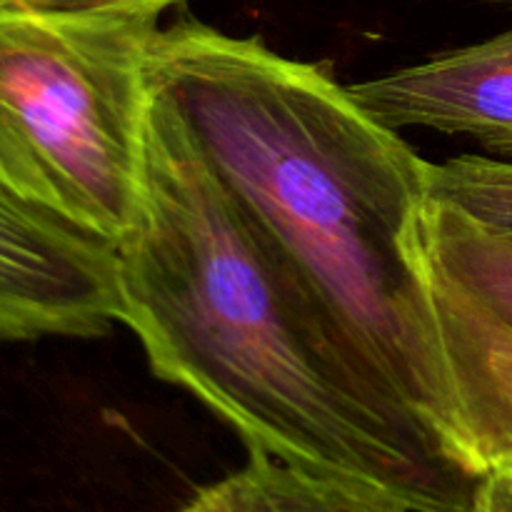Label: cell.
Listing matches in <instances>:
<instances>
[{
	"label": "cell",
	"instance_id": "1",
	"mask_svg": "<svg viewBox=\"0 0 512 512\" xmlns=\"http://www.w3.org/2000/svg\"><path fill=\"white\" fill-rule=\"evenodd\" d=\"M118 260L123 325L155 378L198 398L250 453L410 512H478L488 473L380 373L155 93L143 205Z\"/></svg>",
	"mask_w": 512,
	"mask_h": 512
},
{
	"label": "cell",
	"instance_id": "2",
	"mask_svg": "<svg viewBox=\"0 0 512 512\" xmlns=\"http://www.w3.org/2000/svg\"><path fill=\"white\" fill-rule=\"evenodd\" d=\"M148 80L380 373L468 455L425 238L428 160L320 65L198 20L158 28Z\"/></svg>",
	"mask_w": 512,
	"mask_h": 512
},
{
	"label": "cell",
	"instance_id": "3",
	"mask_svg": "<svg viewBox=\"0 0 512 512\" xmlns=\"http://www.w3.org/2000/svg\"><path fill=\"white\" fill-rule=\"evenodd\" d=\"M155 33L0 0V185L115 248L143 205Z\"/></svg>",
	"mask_w": 512,
	"mask_h": 512
},
{
	"label": "cell",
	"instance_id": "4",
	"mask_svg": "<svg viewBox=\"0 0 512 512\" xmlns=\"http://www.w3.org/2000/svg\"><path fill=\"white\" fill-rule=\"evenodd\" d=\"M123 315L118 248L0 185V340L103 338Z\"/></svg>",
	"mask_w": 512,
	"mask_h": 512
},
{
	"label": "cell",
	"instance_id": "5",
	"mask_svg": "<svg viewBox=\"0 0 512 512\" xmlns=\"http://www.w3.org/2000/svg\"><path fill=\"white\" fill-rule=\"evenodd\" d=\"M350 93L388 128L463 135L512 160V28L350 85Z\"/></svg>",
	"mask_w": 512,
	"mask_h": 512
},
{
	"label": "cell",
	"instance_id": "6",
	"mask_svg": "<svg viewBox=\"0 0 512 512\" xmlns=\"http://www.w3.org/2000/svg\"><path fill=\"white\" fill-rule=\"evenodd\" d=\"M433 290L460 440L488 473L512 455V333L435 270Z\"/></svg>",
	"mask_w": 512,
	"mask_h": 512
},
{
	"label": "cell",
	"instance_id": "7",
	"mask_svg": "<svg viewBox=\"0 0 512 512\" xmlns=\"http://www.w3.org/2000/svg\"><path fill=\"white\" fill-rule=\"evenodd\" d=\"M180 512H410L388 493L315 475L250 453L235 473L205 485Z\"/></svg>",
	"mask_w": 512,
	"mask_h": 512
},
{
	"label": "cell",
	"instance_id": "8",
	"mask_svg": "<svg viewBox=\"0 0 512 512\" xmlns=\"http://www.w3.org/2000/svg\"><path fill=\"white\" fill-rule=\"evenodd\" d=\"M430 265L512 333V238L493 233L458 210L428 203L425 215Z\"/></svg>",
	"mask_w": 512,
	"mask_h": 512
},
{
	"label": "cell",
	"instance_id": "9",
	"mask_svg": "<svg viewBox=\"0 0 512 512\" xmlns=\"http://www.w3.org/2000/svg\"><path fill=\"white\" fill-rule=\"evenodd\" d=\"M428 188L435 203L512 238V160L458 155L445 163H430Z\"/></svg>",
	"mask_w": 512,
	"mask_h": 512
},
{
	"label": "cell",
	"instance_id": "10",
	"mask_svg": "<svg viewBox=\"0 0 512 512\" xmlns=\"http://www.w3.org/2000/svg\"><path fill=\"white\" fill-rule=\"evenodd\" d=\"M38 10H73V13H110L135 15V18L158 20L173 5L183 0H15Z\"/></svg>",
	"mask_w": 512,
	"mask_h": 512
},
{
	"label": "cell",
	"instance_id": "11",
	"mask_svg": "<svg viewBox=\"0 0 512 512\" xmlns=\"http://www.w3.org/2000/svg\"><path fill=\"white\" fill-rule=\"evenodd\" d=\"M478 512H512V470L493 468L485 475Z\"/></svg>",
	"mask_w": 512,
	"mask_h": 512
},
{
	"label": "cell",
	"instance_id": "12",
	"mask_svg": "<svg viewBox=\"0 0 512 512\" xmlns=\"http://www.w3.org/2000/svg\"><path fill=\"white\" fill-rule=\"evenodd\" d=\"M495 468H510V470H512V455H510V458H505L503 463H498V465H495ZM490 470H493V468H490Z\"/></svg>",
	"mask_w": 512,
	"mask_h": 512
},
{
	"label": "cell",
	"instance_id": "13",
	"mask_svg": "<svg viewBox=\"0 0 512 512\" xmlns=\"http://www.w3.org/2000/svg\"><path fill=\"white\" fill-rule=\"evenodd\" d=\"M488 3H503V5H512V0H488Z\"/></svg>",
	"mask_w": 512,
	"mask_h": 512
}]
</instances>
